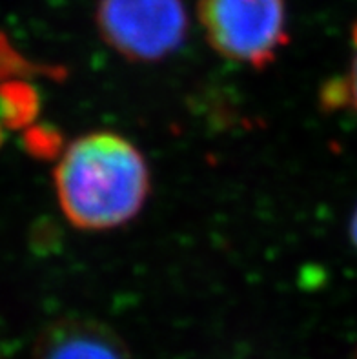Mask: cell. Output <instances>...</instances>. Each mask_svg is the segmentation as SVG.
Here are the masks:
<instances>
[{
	"mask_svg": "<svg viewBox=\"0 0 357 359\" xmlns=\"http://www.w3.org/2000/svg\"><path fill=\"white\" fill-rule=\"evenodd\" d=\"M53 181L66 219L95 232L126 224L149 194L144 157L114 132H93L73 141L55 166Z\"/></svg>",
	"mask_w": 357,
	"mask_h": 359,
	"instance_id": "6da1fadb",
	"label": "cell"
},
{
	"mask_svg": "<svg viewBox=\"0 0 357 359\" xmlns=\"http://www.w3.org/2000/svg\"><path fill=\"white\" fill-rule=\"evenodd\" d=\"M206 41L221 57L262 69L288 44L285 0H199Z\"/></svg>",
	"mask_w": 357,
	"mask_h": 359,
	"instance_id": "7a4b0ae2",
	"label": "cell"
},
{
	"mask_svg": "<svg viewBox=\"0 0 357 359\" xmlns=\"http://www.w3.org/2000/svg\"><path fill=\"white\" fill-rule=\"evenodd\" d=\"M95 24L102 41L133 62L175 53L190 26L182 0H99Z\"/></svg>",
	"mask_w": 357,
	"mask_h": 359,
	"instance_id": "3957f363",
	"label": "cell"
},
{
	"mask_svg": "<svg viewBox=\"0 0 357 359\" xmlns=\"http://www.w3.org/2000/svg\"><path fill=\"white\" fill-rule=\"evenodd\" d=\"M33 359H131V355L119 334L102 321L64 316L42 328Z\"/></svg>",
	"mask_w": 357,
	"mask_h": 359,
	"instance_id": "277c9868",
	"label": "cell"
},
{
	"mask_svg": "<svg viewBox=\"0 0 357 359\" xmlns=\"http://www.w3.org/2000/svg\"><path fill=\"white\" fill-rule=\"evenodd\" d=\"M41 111V93L26 79L0 82V123L8 130H26Z\"/></svg>",
	"mask_w": 357,
	"mask_h": 359,
	"instance_id": "5b68a950",
	"label": "cell"
},
{
	"mask_svg": "<svg viewBox=\"0 0 357 359\" xmlns=\"http://www.w3.org/2000/svg\"><path fill=\"white\" fill-rule=\"evenodd\" d=\"M22 146L33 159L50 161L62 155L64 135L57 128L33 123L24 130Z\"/></svg>",
	"mask_w": 357,
	"mask_h": 359,
	"instance_id": "8992f818",
	"label": "cell"
},
{
	"mask_svg": "<svg viewBox=\"0 0 357 359\" xmlns=\"http://www.w3.org/2000/svg\"><path fill=\"white\" fill-rule=\"evenodd\" d=\"M36 73L51 77L55 73H62V69H51L48 66L32 64L11 48L4 33H0V82L9 81V79H26L27 75H36Z\"/></svg>",
	"mask_w": 357,
	"mask_h": 359,
	"instance_id": "52a82bcc",
	"label": "cell"
},
{
	"mask_svg": "<svg viewBox=\"0 0 357 359\" xmlns=\"http://www.w3.org/2000/svg\"><path fill=\"white\" fill-rule=\"evenodd\" d=\"M321 104L326 111L350 106V90L346 77H337L326 82L321 91Z\"/></svg>",
	"mask_w": 357,
	"mask_h": 359,
	"instance_id": "ba28073f",
	"label": "cell"
},
{
	"mask_svg": "<svg viewBox=\"0 0 357 359\" xmlns=\"http://www.w3.org/2000/svg\"><path fill=\"white\" fill-rule=\"evenodd\" d=\"M346 81H349V90H350V106H353V109L357 111V57L352 62V69L346 75Z\"/></svg>",
	"mask_w": 357,
	"mask_h": 359,
	"instance_id": "9c48e42d",
	"label": "cell"
},
{
	"mask_svg": "<svg viewBox=\"0 0 357 359\" xmlns=\"http://www.w3.org/2000/svg\"><path fill=\"white\" fill-rule=\"evenodd\" d=\"M350 236H352L353 245L357 246V208H356V212H353L352 223H350Z\"/></svg>",
	"mask_w": 357,
	"mask_h": 359,
	"instance_id": "30bf717a",
	"label": "cell"
},
{
	"mask_svg": "<svg viewBox=\"0 0 357 359\" xmlns=\"http://www.w3.org/2000/svg\"><path fill=\"white\" fill-rule=\"evenodd\" d=\"M6 141V132H4V124L0 123V148H2V144H4Z\"/></svg>",
	"mask_w": 357,
	"mask_h": 359,
	"instance_id": "8fae6325",
	"label": "cell"
},
{
	"mask_svg": "<svg viewBox=\"0 0 357 359\" xmlns=\"http://www.w3.org/2000/svg\"><path fill=\"white\" fill-rule=\"evenodd\" d=\"M352 41H353V46L357 48V22H356V26H353V29H352Z\"/></svg>",
	"mask_w": 357,
	"mask_h": 359,
	"instance_id": "7c38bea8",
	"label": "cell"
}]
</instances>
